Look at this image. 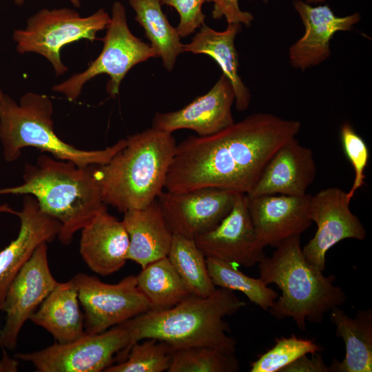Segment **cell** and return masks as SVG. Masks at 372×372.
Returning <instances> with one entry per match:
<instances>
[{
  "instance_id": "6da1fadb",
  "label": "cell",
  "mask_w": 372,
  "mask_h": 372,
  "mask_svg": "<svg viewBox=\"0 0 372 372\" xmlns=\"http://www.w3.org/2000/svg\"><path fill=\"white\" fill-rule=\"evenodd\" d=\"M300 128L297 120L258 112L217 133L191 136L176 145L164 189L216 187L247 194L276 152Z\"/></svg>"
},
{
  "instance_id": "7a4b0ae2",
  "label": "cell",
  "mask_w": 372,
  "mask_h": 372,
  "mask_svg": "<svg viewBox=\"0 0 372 372\" xmlns=\"http://www.w3.org/2000/svg\"><path fill=\"white\" fill-rule=\"evenodd\" d=\"M245 306L233 291L219 287L208 297L191 295L171 308L149 310L122 323L130 339L126 356L132 344L147 338L165 342L174 350L206 346L235 353L236 340L227 335L224 318Z\"/></svg>"
},
{
  "instance_id": "3957f363",
  "label": "cell",
  "mask_w": 372,
  "mask_h": 372,
  "mask_svg": "<svg viewBox=\"0 0 372 372\" xmlns=\"http://www.w3.org/2000/svg\"><path fill=\"white\" fill-rule=\"evenodd\" d=\"M94 166L81 167L43 154L34 164L25 165L22 184L0 188V196H34L41 210L60 223L57 238L68 245L77 231L107 209Z\"/></svg>"
},
{
  "instance_id": "277c9868",
  "label": "cell",
  "mask_w": 372,
  "mask_h": 372,
  "mask_svg": "<svg viewBox=\"0 0 372 372\" xmlns=\"http://www.w3.org/2000/svg\"><path fill=\"white\" fill-rule=\"evenodd\" d=\"M106 164L94 166L104 203L125 213L143 208L164 191L176 143L154 127L129 136Z\"/></svg>"
},
{
  "instance_id": "5b68a950",
  "label": "cell",
  "mask_w": 372,
  "mask_h": 372,
  "mask_svg": "<svg viewBox=\"0 0 372 372\" xmlns=\"http://www.w3.org/2000/svg\"><path fill=\"white\" fill-rule=\"evenodd\" d=\"M271 256L258 265L260 278L275 284L282 294L269 309L276 318H291L304 331L306 322L320 323L324 316L347 300L334 275L325 276L305 260L300 236H291L276 247Z\"/></svg>"
},
{
  "instance_id": "8992f818",
  "label": "cell",
  "mask_w": 372,
  "mask_h": 372,
  "mask_svg": "<svg viewBox=\"0 0 372 372\" xmlns=\"http://www.w3.org/2000/svg\"><path fill=\"white\" fill-rule=\"evenodd\" d=\"M53 110L52 101L45 94L28 92L17 103L3 94L0 100V143L6 161H17L22 150L30 147L79 167L103 165L126 144V138H122L100 149L85 150L72 146L55 133Z\"/></svg>"
},
{
  "instance_id": "52a82bcc",
  "label": "cell",
  "mask_w": 372,
  "mask_h": 372,
  "mask_svg": "<svg viewBox=\"0 0 372 372\" xmlns=\"http://www.w3.org/2000/svg\"><path fill=\"white\" fill-rule=\"evenodd\" d=\"M110 21L104 8L87 17L68 8H43L28 18L24 29L15 30L12 39L19 54L34 52L44 56L56 75L61 76L68 70L61 59V49L82 39L96 40V34L106 29Z\"/></svg>"
},
{
  "instance_id": "ba28073f",
  "label": "cell",
  "mask_w": 372,
  "mask_h": 372,
  "mask_svg": "<svg viewBox=\"0 0 372 372\" xmlns=\"http://www.w3.org/2000/svg\"><path fill=\"white\" fill-rule=\"evenodd\" d=\"M106 29L102 39L103 47L98 57L84 71L54 85L53 91L74 101L87 82L98 75L105 74L110 76L106 91L110 96L115 97L119 92L122 80L134 65L157 57L150 45L131 32L127 22L126 10L121 3L116 1L113 3L111 21Z\"/></svg>"
},
{
  "instance_id": "9c48e42d",
  "label": "cell",
  "mask_w": 372,
  "mask_h": 372,
  "mask_svg": "<svg viewBox=\"0 0 372 372\" xmlns=\"http://www.w3.org/2000/svg\"><path fill=\"white\" fill-rule=\"evenodd\" d=\"M130 342L128 331L120 324L70 342L19 353L15 358L30 362L39 372H100L112 365L115 358L118 362L125 358Z\"/></svg>"
},
{
  "instance_id": "30bf717a",
  "label": "cell",
  "mask_w": 372,
  "mask_h": 372,
  "mask_svg": "<svg viewBox=\"0 0 372 372\" xmlns=\"http://www.w3.org/2000/svg\"><path fill=\"white\" fill-rule=\"evenodd\" d=\"M83 307L84 329L87 334L103 332L150 310V304L130 275L116 284L103 282L85 273L73 278Z\"/></svg>"
},
{
  "instance_id": "8fae6325",
  "label": "cell",
  "mask_w": 372,
  "mask_h": 372,
  "mask_svg": "<svg viewBox=\"0 0 372 372\" xmlns=\"http://www.w3.org/2000/svg\"><path fill=\"white\" fill-rule=\"evenodd\" d=\"M58 282L52 276L48 263L47 242L35 250L10 282L2 304L6 313L0 333L3 349L16 348L19 333Z\"/></svg>"
},
{
  "instance_id": "7c38bea8",
  "label": "cell",
  "mask_w": 372,
  "mask_h": 372,
  "mask_svg": "<svg viewBox=\"0 0 372 372\" xmlns=\"http://www.w3.org/2000/svg\"><path fill=\"white\" fill-rule=\"evenodd\" d=\"M347 192L331 187L311 196L309 217L316 223L313 237L302 248V254L311 265L323 272L326 254L342 240H362L366 231L359 218L350 209Z\"/></svg>"
},
{
  "instance_id": "4fadbf2b",
  "label": "cell",
  "mask_w": 372,
  "mask_h": 372,
  "mask_svg": "<svg viewBox=\"0 0 372 372\" xmlns=\"http://www.w3.org/2000/svg\"><path fill=\"white\" fill-rule=\"evenodd\" d=\"M237 194L203 187L179 193L163 191L157 200L172 233L194 239L223 220L231 210Z\"/></svg>"
},
{
  "instance_id": "5bb4252c",
  "label": "cell",
  "mask_w": 372,
  "mask_h": 372,
  "mask_svg": "<svg viewBox=\"0 0 372 372\" xmlns=\"http://www.w3.org/2000/svg\"><path fill=\"white\" fill-rule=\"evenodd\" d=\"M248 198L238 193L234 206L211 230L194 240L205 257L251 267L265 257V246L258 237L248 209Z\"/></svg>"
},
{
  "instance_id": "9a60e30c",
  "label": "cell",
  "mask_w": 372,
  "mask_h": 372,
  "mask_svg": "<svg viewBox=\"0 0 372 372\" xmlns=\"http://www.w3.org/2000/svg\"><path fill=\"white\" fill-rule=\"evenodd\" d=\"M17 216L20 229L17 238L0 251V307L7 289L22 267L29 260L37 248L43 242H50L58 236L60 223L41 210L37 199L24 195L21 211L8 205H0V213Z\"/></svg>"
},
{
  "instance_id": "2e32d148",
  "label": "cell",
  "mask_w": 372,
  "mask_h": 372,
  "mask_svg": "<svg viewBox=\"0 0 372 372\" xmlns=\"http://www.w3.org/2000/svg\"><path fill=\"white\" fill-rule=\"evenodd\" d=\"M292 4L300 17L304 33L290 46L289 60L292 67L302 71L327 60L333 35L352 30L361 19L358 12L338 17L328 5L313 6L302 0H294Z\"/></svg>"
},
{
  "instance_id": "e0dca14e",
  "label": "cell",
  "mask_w": 372,
  "mask_h": 372,
  "mask_svg": "<svg viewBox=\"0 0 372 372\" xmlns=\"http://www.w3.org/2000/svg\"><path fill=\"white\" fill-rule=\"evenodd\" d=\"M235 94L228 79L222 74L208 92L183 108L156 113L152 127L172 133L182 129L204 136L220 132L234 123L231 107Z\"/></svg>"
},
{
  "instance_id": "ac0fdd59",
  "label": "cell",
  "mask_w": 372,
  "mask_h": 372,
  "mask_svg": "<svg viewBox=\"0 0 372 372\" xmlns=\"http://www.w3.org/2000/svg\"><path fill=\"white\" fill-rule=\"evenodd\" d=\"M311 196L263 195L248 198V209L256 233L266 247L300 236L311 225Z\"/></svg>"
},
{
  "instance_id": "d6986e66",
  "label": "cell",
  "mask_w": 372,
  "mask_h": 372,
  "mask_svg": "<svg viewBox=\"0 0 372 372\" xmlns=\"http://www.w3.org/2000/svg\"><path fill=\"white\" fill-rule=\"evenodd\" d=\"M316 170L311 149L300 145L295 137L276 152L246 195L303 196L314 181Z\"/></svg>"
},
{
  "instance_id": "ffe728a7",
  "label": "cell",
  "mask_w": 372,
  "mask_h": 372,
  "mask_svg": "<svg viewBox=\"0 0 372 372\" xmlns=\"http://www.w3.org/2000/svg\"><path fill=\"white\" fill-rule=\"evenodd\" d=\"M81 231L79 252L93 272L106 276L125 265L130 239L122 220L105 209Z\"/></svg>"
},
{
  "instance_id": "44dd1931",
  "label": "cell",
  "mask_w": 372,
  "mask_h": 372,
  "mask_svg": "<svg viewBox=\"0 0 372 372\" xmlns=\"http://www.w3.org/2000/svg\"><path fill=\"white\" fill-rule=\"evenodd\" d=\"M122 221L130 239L127 260L136 262L143 268L154 260L167 256L173 233L157 199L143 208L125 212Z\"/></svg>"
},
{
  "instance_id": "7402d4cb",
  "label": "cell",
  "mask_w": 372,
  "mask_h": 372,
  "mask_svg": "<svg viewBox=\"0 0 372 372\" xmlns=\"http://www.w3.org/2000/svg\"><path fill=\"white\" fill-rule=\"evenodd\" d=\"M30 320L48 331L59 343L70 342L87 334L77 287L72 278L58 282Z\"/></svg>"
},
{
  "instance_id": "603a6c76",
  "label": "cell",
  "mask_w": 372,
  "mask_h": 372,
  "mask_svg": "<svg viewBox=\"0 0 372 372\" xmlns=\"http://www.w3.org/2000/svg\"><path fill=\"white\" fill-rule=\"evenodd\" d=\"M241 28L240 23H228L224 31H216L204 23L192 41L183 45L184 52L209 55L218 63L232 85L236 108L240 112L249 107L251 97L238 74V56L234 40Z\"/></svg>"
},
{
  "instance_id": "cb8c5ba5",
  "label": "cell",
  "mask_w": 372,
  "mask_h": 372,
  "mask_svg": "<svg viewBox=\"0 0 372 372\" xmlns=\"http://www.w3.org/2000/svg\"><path fill=\"white\" fill-rule=\"evenodd\" d=\"M329 313L336 335L345 344L344 359H333L330 372H371L372 309L359 310L354 318L340 307L333 308Z\"/></svg>"
},
{
  "instance_id": "d4e9b609",
  "label": "cell",
  "mask_w": 372,
  "mask_h": 372,
  "mask_svg": "<svg viewBox=\"0 0 372 372\" xmlns=\"http://www.w3.org/2000/svg\"><path fill=\"white\" fill-rule=\"evenodd\" d=\"M136 12L135 20L143 27L146 37L165 68L173 70L177 56L184 52L176 28L171 25L162 11L159 0H129Z\"/></svg>"
},
{
  "instance_id": "484cf974",
  "label": "cell",
  "mask_w": 372,
  "mask_h": 372,
  "mask_svg": "<svg viewBox=\"0 0 372 372\" xmlns=\"http://www.w3.org/2000/svg\"><path fill=\"white\" fill-rule=\"evenodd\" d=\"M141 269L136 276L137 286L148 300L150 310L171 308L192 295L167 256Z\"/></svg>"
},
{
  "instance_id": "4316f807",
  "label": "cell",
  "mask_w": 372,
  "mask_h": 372,
  "mask_svg": "<svg viewBox=\"0 0 372 372\" xmlns=\"http://www.w3.org/2000/svg\"><path fill=\"white\" fill-rule=\"evenodd\" d=\"M167 258L192 295L205 298L217 289L209 275L206 257L194 238L173 234Z\"/></svg>"
},
{
  "instance_id": "83f0119b",
  "label": "cell",
  "mask_w": 372,
  "mask_h": 372,
  "mask_svg": "<svg viewBox=\"0 0 372 372\" xmlns=\"http://www.w3.org/2000/svg\"><path fill=\"white\" fill-rule=\"evenodd\" d=\"M206 264L216 287L240 291L265 311H268L278 298V293L260 278L248 276L234 264L210 257H206Z\"/></svg>"
},
{
  "instance_id": "f1b7e54d",
  "label": "cell",
  "mask_w": 372,
  "mask_h": 372,
  "mask_svg": "<svg viewBox=\"0 0 372 372\" xmlns=\"http://www.w3.org/2000/svg\"><path fill=\"white\" fill-rule=\"evenodd\" d=\"M240 364L234 353L196 346L176 349L168 372H236Z\"/></svg>"
},
{
  "instance_id": "f546056e",
  "label": "cell",
  "mask_w": 372,
  "mask_h": 372,
  "mask_svg": "<svg viewBox=\"0 0 372 372\" xmlns=\"http://www.w3.org/2000/svg\"><path fill=\"white\" fill-rule=\"evenodd\" d=\"M175 350L167 343L154 339L140 340L130 349L126 358L104 372H163L169 368Z\"/></svg>"
},
{
  "instance_id": "4dcf8cb0",
  "label": "cell",
  "mask_w": 372,
  "mask_h": 372,
  "mask_svg": "<svg viewBox=\"0 0 372 372\" xmlns=\"http://www.w3.org/2000/svg\"><path fill=\"white\" fill-rule=\"evenodd\" d=\"M322 348L309 339L294 335L276 340L275 345L251 364L250 372H280L298 358L320 352Z\"/></svg>"
},
{
  "instance_id": "1f68e13d",
  "label": "cell",
  "mask_w": 372,
  "mask_h": 372,
  "mask_svg": "<svg viewBox=\"0 0 372 372\" xmlns=\"http://www.w3.org/2000/svg\"><path fill=\"white\" fill-rule=\"evenodd\" d=\"M340 139L344 154L355 172L353 183L347 192L348 198L351 200L355 192L364 183V170L369 160V150L364 140L347 122L341 126Z\"/></svg>"
},
{
  "instance_id": "d6a6232c",
  "label": "cell",
  "mask_w": 372,
  "mask_h": 372,
  "mask_svg": "<svg viewBox=\"0 0 372 372\" xmlns=\"http://www.w3.org/2000/svg\"><path fill=\"white\" fill-rule=\"evenodd\" d=\"M161 4L174 7L180 16L176 28L180 38L193 33L205 23L202 6L206 0H159Z\"/></svg>"
},
{
  "instance_id": "836d02e7",
  "label": "cell",
  "mask_w": 372,
  "mask_h": 372,
  "mask_svg": "<svg viewBox=\"0 0 372 372\" xmlns=\"http://www.w3.org/2000/svg\"><path fill=\"white\" fill-rule=\"evenodd\" d=\"M206 1L213 3L211 16L214 19L225 17L227 23H240L247 27H249L254 19L251 12L240 9L238 0H206Z\"/></svg>"
},
{
  "instance_id": "e575fe53",
  "label": "cell",
  "mask_w": 372,
  "mask_h": 372,
  "mask_svg": "<svg viewBox=\"0 0 372 372\" xmlns=\"http://www.w3.org/2000/svg\"><path fill=\"white\" fill-rule=\"evenodd\" d=\"M280 372H330L322 355L317 353L311 354V357L304 355L285 366Z\"/></svg>"
},
{
  "instance_id": "d590c367",
  "label": "cell",
  "mask_w": 372,
  "mask_h": 372,
  "mask_svg": "<svg viewBox=\"0 0 372 372\" xmlns=\"http://www.w3.org/2000/svg\"><path fill=\"white\" fill-rule=\"evenodd\" d=\"M17 362L15 360H12L8 357L6 353V351H3V355L0 361V371H17Z\"/></svg>"
},
{
  "instance_id": "8d00e7d4",
  "label": "cell",
  "mask_w": 372,
  "mask_h": 372,
  "mask_svg": "<svg viewBox=\"0 0 372 372\" xmlns=\"http://www.w3.org/2000/svg\"><path fill=\"white\" fill-rule=\"evenodd\" d=\"M14 3L18 6H21L23 4L25 0H13ZM72 4L75 8H80L81 7V2L80 0H70Z\"/></svg>"
},
{
  "instance_id": "74e56055",
  "label": "cell",
  "mask_w": 372,
  "mask_h": 372,
  "mask_svg": "<svg viewBox=\"0 0 372 372\" xmlns=\"http://www.w3.org/2000/svg\"><path fill=\"white\" fill-rule=\"evenodd\" d=\"M326 0H306V2L309 4H316L318 3H322L325 1Z\"/></svg>"
},
{
  "instance_id": "f35d334b",
  "label": "cell",
  "mask_w": 372,
  "mask_h": 372,
  "mask_svg": "<svg viewBox=\"0 0 372 372\" xmlns=\"http://www.w3.org/2000/svg\"><path fill=\"white\" fill-rule=\"evenodd\" d=\"M3 94H4V93H3V92H2L1 90L0 89V100H1V99L2 98Z\"/></svg>"
},
{
  "instance_id": "ab89813d",
  "label": "cell",
  "mask_w": 372,
  "mask_h": 372,
  "mask_svg": "<svg viewBox=\"0 0 372 372\" xmlns=\"http://www.w3.org/2000/svg\"><path fill=\"white\" fill-rule=\"evenodd\" d=\"M270 0H262V1L265 3H267Z\"/></svg>"
},
{
  "instance_id": "60d3db41",
  "label": "cell",
  "mask_w": 372,
  "mask_h": 372,
  "mask_svg": "<svg viewBox=\"0 0 372 372\" xmlns=\"http://www.w3.org/2000/svg\"><path fill=\"white\" fill-rule=\"evenodd\" d=\"M0 310H1V307H0ZM1 327H0V333H1Z\"/></svg>"
}]
</instances>
